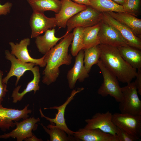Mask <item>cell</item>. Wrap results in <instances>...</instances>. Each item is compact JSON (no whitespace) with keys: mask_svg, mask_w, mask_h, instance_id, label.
<instances>
[{"mask_svg":"<svg viewBox=\"0 0 141 141\" xmlns=\"http://www.w3.org/2000/svg\"><path fill=\"white\" fill-rule=\"evenodd\" d=\"M73 38V33H68L44 55L46 64L42 72V78L44 84L48 86L55 82L60 74V67L63 64H71L72 57L68 52Z\"/></svg>","mask_w":141,"mask_h":141,"instance_id":"1","label":"cell"},{"mask_svg":"<svg viewBox=\"0 0 141 141\" xmlns=\"http://www.w3.org/2000/svg\"><path fill=\"white\" fill-rule=\"evenodd\" d=\"M100 60L104 66L123 83H129L135 78L137 69L122 58L118 47L100 44Z\"/></svg>","mask_w":141,"mask_h":141,"instance_id":"2","label":"cell"},{"mask_svg":"<svg viewBox=\"0 0 141 141\" xmlns=\"http://www.w3.org/2000/svg\"><path fill=\"white\" fill-rule=\"evenodd\" d=\"M97 65L101 70L103 81L98 90V93L103 97L109 95L120 103L123 99L121 87L117 77L99 60Z\"/></svg>","mask_w":141,"mask_h":141,"instance_id":"3","label":"cell"},{"mask_svg":"<svg viewBox=\"0 0 141 141\" xmlns=\"http://www.w3.org/2000/svg\"><path fill=\"white\" fill-rule=\"evenodd\" d=\"M123 99L119 103V109L123 114L141 116V101L134 82L121 87Z\"/></svg>","mask_w":141,"mask_h":141,"instance_id":"4","label":"cell"},{"mask_svg":"<svg viewBox=\"0 0 141 141\" xmlns=\"http://www.w3.org/2000/svg\"><path fill=\"white\" fill-rule=\"evenodd\" d=\"M102 20V13L87 6L85 9L77 13L68 20L66 32L69 33L77 27H90L99 23Z\"/></svg>","mask_w":141,"mask_h":141,"instance_id":"5","label":"cell"},{"mask_svg":"<svg viewBox=\"0 0 141 141\" xmlns=\"http://www.w3.org/2000/svg\"><path fill=\"white\" fill-rule=\"evenodd\" d=\"M112 120L117 127L140 139L141 137V116L115 113Z\"/></svg>","mask_w":141,"mask_h":141,"instance_id":"6","label":"cell"},{"mask_svg":"<svg viewBox=\"0 0 141 141\" xmlns=\"http://www.w3.org/2000/svg\"><path fill=\"white\" fill-rule=\"evenodd\" d=\"M39 118L33 116L27 118L20 122L15 121L14 124L16 128L10 132L0 135V139L10 138L16 139L17 141H22L33 134L32 131L36 130L38 127L37 123L40 121Z\"/></svg>","mask_w":141,"mask_h":141,"instance_id":"7","label":"cell"},{"mask_svg":"<svg viewBox=\"0 0 141 141\" xmlns=\"http://www.w3.org/2000/svg\"><path fill=\"white\" fill-rule=\"evenodd\" d=\"M84 89L83 88L81 87L78 88L77 90L76 89L73 90L65 102L59 106H54L44 108V110L48 109H56L57 112L55 114V117L54 118H50L45 116L40 108L39 111L41 117L45 118L49 121L51 124H55L57 127L65 132L68 135H73L75 132L70 129L66 124L64 118L65 110L67 106L73 100L76 94L83 90Z\"/></svg>","mask_w":141,"mask_h":141,"instance_id":"8","label":"cell"},{"mask_svg":"<svg viewBox=\"0 0 141 141\" xmlns=\"http://www.w3.org/2000/svg\"><path fill=\"white\" fill-rule=\"evenodd\" d=\"M29 106L27 104L22 109L19 110L5 108L2 105H0V129L5 132L10 128L15 127L14 121L28 118V114L32 112L31 109H28Z\"/></svg>","mask_w":141,"mask_h":141,"instance_id":"9","label":"cell"},{"mask_svg":"<svg viewBox=\"0 0 141 141\" xmlns=\"http://www.w3.org/2000/svg\"><path fill=\"white\" fill-rule=\"evenodd\" d=\"M112 114L108 111L105 113L98 112L91 118L86 119V124L84 128L99 129L106 133L116 135L117 127L112 120Z\"/></svg>","mask_w":141,"mask_h":141,"instance_id":"10","label":"cell"},{"mask_svg":"<svg viewBox=\"0 0 141 141\" xmlns=\"http://www.w3.org/2000/svg\"><path fill=\"white\" fill-rule=\"evenodd\" d=\"M102 20L115 29L128 46L141 50L140 38L136 36L128 27L118 22L106 12H102Z\"/></svg>","mask_w":141,"mask_h":141,"instance_id":"11","label":"cell"},{"mask_svg":"<svg viewBox=\"0 0 141 141\" xmlns=\"http://www.w3.org/2000/svg\"><path fill=\"white\" fill-rule=\"evenodd\" d=\"M30 39L29 38L21 40L19 43L15 44L13 42H10L9 44L11 49L10 52L17 58L24 62H32L41 67H45L46 64L44 60V55L42 57L38 59L32 58L30 55L27 46L30 44Z\"/></svg>","mask_w":141,"mask_h":141,"instance_id":"12","label":"cell"},{"mask_svg":"<svg viewBox=\"0 0 141 141\" xmlns=\"http://www.w3.org/2000/svg\"><path fill=\"white\" fill-rule=\"evenodd\" d=\"M5 58L9 61L11 63L10 70L6 76L3 79V82L7 84L9 79L11 77L15 76L17 79L15 83L16 86L18 84L21 77L27 71H31L36 65L32 62L25 63L17 58L14 55L11 54L8 50L5 51Z\"/></svg>","mask_w":141,"mask_h":141,"instance_id":"13","label":"cell"},{"mask_svg":"<svg viewBox=\"0 0 141 141\" xmlns=\"http://www.w3.org/2000/svg\"><path fill=\"white\" fill-rule=\"evenodd\" d=\"M98 36L100 44L114 47L128 45L119 32L102 20L100 22Z\"/></svg>","mask_w":141,"mask_h":141,"instance_id":"14","label":"cell"},{"mask_svg":"<svg viewBox=\"0 0 141 141\" xmlns=\"http://www.w3.org/2000/svg\"><path fill=\"white\" fill-rule=\"evenodd\" d=\"M61 6L59 12L55 14L57 26L65 28L70 18L86 8L87 6L78 4L71 0H61Z\"/></svg>","mask_w":141,"mask_h":141,"instance_id":"15","label":"cell"},{"mask_svg":"<svg viewBox=\"0 0 141 141\" xmlns=\"http://www.w3.org/2000/svg\"><path fill=\"white\" fill-rule=\"evenodd\" d=\"M31 38H36L48 30L57 26L55 17H48L44 13L33 12L30 21Z\"/></svg>","mask_w":141,"mask_h":141,"instance_id":"16","label":"cell"},{"mask_svg":"<svg viewBox=\"0 0 141 141\" xmlns=\"http://www.w3.org/2000/svg\"><path fill=\"white\" fill-rule=\"evenodd\" d=\"M84 50H80L76 56L75 62L73 67L68 71L67 75L68 86L70 89H73L77 80L84 81L89 77V73L84 65Z\"/></svg>","mask_w":141,"mask_h":141,"instance_id":"17","label":"cell"},{"mask_svg":"<svg viewBox=\"0 0 141 141\" xmlns=\"http://www.w3.org/2000/svg\"><path fill=\"white\" fill-rule=\"evenodd\" d=\"M73 136L76 141H119L116 135L106 133L98 129L80 128L75 131Z\"/></svg>","mask_w":141,"mask_h":141,"instance_id":"18","label":"cell"},{"mask_svg":"<svg viewBox=\"0 0 141 141\" xmlns=\"http://www.w3.org/2000/svg\"><path fill=\"white\" fill-rule=\"evenodd\" d=\"M119 22L128 27L137 37H141V20L126 12H106Z\"/></svg>","mask_w":141,"mask_h":141,"instance_id":"19","label":"cell"},{"mask_svg":"<svg viewBox=\"0 0 141 141\" xmlns=\"http://www.w3.org/2000/svg\"><path fill=\"white\" fill-rule=\"evenodd\" d=\"M45 32L43 36L39 35L36 38L35 41L39 52L44 55L56 45L58 41L68 33L66 32L63 36L59 38L55 36V29L54 28L48 30Z\"/></svg>","mask_w":141,"mask_h":141,"instance_id":"20","label":"cell"},{"mask_svg":"<svg viewBox=\"0 0 141 141\" xmlns=\"http://www.w3.org/2000/svg\"><path fill=\"white\" fill-rule=\"evenodd\" d=\"M33 75V79L27 84L26 87L21 92L19 91L21 86L18 85L15 88L12 93L11 97L13 98V102L16 103L21 101L24 96L27 93L33 91L35 94L39 90V85L41 77L39 69L38 66H34L31 71Z\"/></svg>","mask_w":141,"mask_h":141,"instance_id":"21","label":"cell"},{"mask_svg":"<svg viewBox=\"0 0 141 141\" xmlns=\"http://www.w3.org/2000/svg\"><path fill=\"white\" fill-rule=\"evenodd\" d=\"M118 48L121 57L133 68H141V50L128 45Z\"/></svg>","mask_w":141,"mask_h":141,"instance_id":"22","label":"cell"},{"mask_svg":"<svg viewBox=\"0 0 141 141\" xmlns=\"http://www.w3.org/2000/svg\"><path fill=\"white\" fill-rule=\"evenodd\" d=\"M33 12L44 13L46 11H51L57 13L61 6L59 0H27Z\"/></svg>","mask_w":141,"mask_h":141,"instance_id":"23","label":"cell"},{"mask_svg":"<svg viewBox=\"0 0 141 141\" xmlns=\"http://www.w3.org/2000/svg\"><path fill=\"white\" fill-rule=\"evenodd\" d=\"M100 28V23L92 26L84 28L82 49L84 50L100 44L98 35Z\"/></svg>","mask_w":141,"mask_h":141,"instance_id":"24","label":"cell"},{"mask_svg":"<svg viewBox=\"0 0 141 141\" xmlns=\"http://www.w3.org/2000/svg\"><path fill=\"white\" fill-rule=\"evenodd\" d=\"M89 6L101 12H125L122 5L112 0H89Z\"/></svg>","mask_w":141,"mask_h":141,"instance_id":"25","label":"cell"},{"mask_svg":"<svg viewBox=\"0 0 141 141\" xmlns=\"http://www.w3.org/2000/svg\"><path fill=\"white\" fill-rule=\"evenodd\" d=\"M50 136V141H76L73 135H68L65 132L57 127L54 124H49L46 127L40 124Z\"/></svg>","mask_w":141,"mask_h":141,"instance_id":"26","label":"cell"},{"mask_svg":"<svg viewBox=\"0 0 141 141\" xmlns=\"http://www.w3.org/2000/svg\"><path fill=\"white\" fill-rule=\"evenodd\" d=\"M99 45L84 50V65L89 73L92 66L97 64L99 60L101 51Z\"/></svg>","mask_w":141,"mask_h":141,"instance_id":"27","label":"cell"},{"mask_svg":"<svg viewBox=\"0 0 141 141\" xmlns=\"http://www.w3.org/2000/svg\"><path fill=\"white\" fill-rule=\"evenodd\" d=\"M84 28L76 27L73 29V38L71 43V53L76 56L83 47V34Z\"/></svg>","mask_w":141,"mask_h":141,"instance_id":"28","label":"cell"},{"mask_svg":"<svg viewBox=\"0 0 141 141\" xmlns=\"http://www.w3.org/2000/svg\"><path fill=\"white\" fill-rule=\"evenodd\" d=\"M140 4V0H125L122 6L125 12L136 16L139 12Z\"/></svg>","mask_w":141,"mask_h":141,"instance_id":"29","label":"cell"},{"mask_svg":"<svg viewBox=\"0 0 141 141\" xmlns=\"http://www.w3.org/2000/svg\"><path fill=\"white\" fill-rule=\"evenodd\" d=\"M116 135L119 141H136L139 139L117 127Z\"/></svg>","mask_w":141,"mask_h":141,"instance_id":"30","label":"cell"},{"mask_svg":"<svg viewBox=\"0 0 141 141\" xmlns=\"http://www.w3.org/2000/svg\"><path fill=\"white\" fill-rule=\"evenodd\" d=\"M3 72L0 69V105H2L4 98L8 91L7 89V84L3 82Z\"/></svg>","mask_w":141,"mask_h":141,"instance_id":"31","label":"cell"},{"mask_svg":"<svg viewBox=\"0 0 141 141\" xmlns=\"http://www.w3.org/2000/svg\"><path fill=\"white\" fill-rule=\"evenodd\" d=\"M138 70L135 78L136 79L134 82L138 93L141 95V68Z\"/></svg>","mask_w":141,"mask_h":141,"instance_id":"32","label":"cell"},{"mask_svg":"<svg viewBox=\"0 0 141 141\" xmlns=\"http://www.w3.org/2000/svg\"><path fill=\"white\" fill-rule=\"evenodd\" d=\"M12 6V3L9 2H7L3 5L0 3V15H6L9 13Z\"/></svg>","mask_w":141,"mask_h":141,"instance_id":"33","label":"cell"},{"mask_svg":"<svg viewBox=\"0 0 141 141\" xmlns=\"http://www.w3.org/2000/svg\"><path fill=\"white\" fill-rule=\"evenodd\" d=\"M24 140L26 141H42L43 140L41 139L38 138L35 135L33 134L31 137L25 139Z\"/></svg>","mask_w":141,"mask_h":141,"instance_id":"34","label":"cell"},{"mask_svg":"<svg viewBox=\"0 0 141 141\" xmlns=\"http://www.w3.org/2000/svg\"><path fill=\"white\" fill-rule=\"evenodd\" d=\"M75 2L80 4L89 6L90 2L89 0H73Z\"/></svg>","mask_w":141,"mask_h":141,"instance_id":"35","label":"cell"},{"mask_svg":"<svg viewBox=\"0 0 141 141\" xmlns=\"http://www.w3.org/2000/svg\"><path fill=\"white\" fill-rule=\"evenodd\" d=\"M116 3L122 5L124 4L125 0H112Z\"/></svg>","mask_w":141,"mask_h":141,"instance_id":"36","label":"cell"}]
</instances>
